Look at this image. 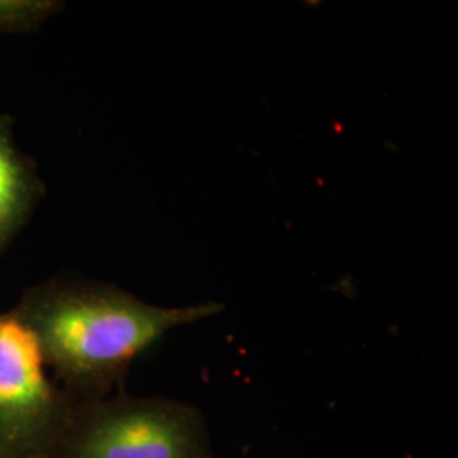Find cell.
Wrapping results in <instances>:
<instances>
[{
    "mask_svg": "<svg viewBox=\"0 0 458 458\" xmlns=\"http://www.w3.org/2000/svg\"><path fill=\"white\" fill-rule=\"evenodd\" d=\"M43 194L36 166L16 145L13 119L0 114V255L26 226Z\"/></svg>",
    "mask_w": 458,
    "mask_h": 458,
    "instance_id": "cell-4",
    "label": "cell"
},
{
    "mask_svg": "<svg viewBox=\"0 0 458 458\" xmlns=\"http://www.w3.org/2000/svg\"><path fill=\"white\" fill-rule=\"evenodd\" d=\"M223 310L213 301L155 306L113 284L51 278L28 289L13 312L33 333L55 380L75 401H94L107 397L168 331Z\"/></svg>",
    "mask_w": 458,
    "mask_h": 458,
    "instance_id": "cell-1",
    "label": "cell"
},
{
    "mask_svg": "<svg viewBox=\"0 0 458 458\" xmlns=\"http://www.w3.org/2000/svg\"><path fill=\"white\" fill-rule=\"evenodd\" d=\"M62 7L55 0H0V34L36 31Z\"/></svg>",
    "mask_w": 458,
    "mask_h": 458,
    "instance_id": "cell-5",
    "label": "cell"
},
{
    "mask_svg": "<svg viewBox=\"0 0 458 458\" xmlns=\"http://www.w3.org/2000/svg\"><path fill=\"white\" fill-rule=\"evenodd\" d=\"M75 403L30 327L0 312V458L55 457Z\"/></svg>",
    "mask_w": 458,
    "mask_h": 458,
    "instance_id": "cell-3",
    "label": "cell"
},
{
    "mask_svg": "<svg viewBox=\"0 0 458 458\" xmlns=\"http://www.w3.org/2000/svg\"><path fill=\"white\" fill-rule=\"evenodd\" d=\"M56 458H216L200 410L170 397L128 394L77 401ZM53 457V458H55Z\"/></svg>",
    "mask_w": 458,
    "mask_h": 458,
    "instance_id": "cell-2",
    "label": "cell"
},
{
    "mask_svg": "<svg viewBox=\"0 0 458 458\" xmlns=\"http://www.w3.org/2000/svg\"><path fill=\"white\" fill-rule=\"evenodd\" d=\"M55 458H56V457H55Z\"/></svg>",
    "mask_w": 458,
    "mask_h": 458,
    "instance_id": "cell-6",
    "label": "cell"
}]
</instances>
